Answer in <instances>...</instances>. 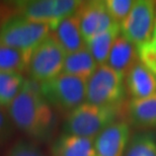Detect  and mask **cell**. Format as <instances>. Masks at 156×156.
<instances>
[{"label": "cell", "mask_w": 156, "mask_h": 156, "mask_svg": "<svg viewBox=\"0 0 156 156\" xmlns=\"http://www.w3.org/2000/svg\"><path fill=\"white\" fill-rule=\"evenodd\" d=\"M11 123L35 141L48 142L58 127L55 110L43 98L40 83L27 79L20 92L7 108Z\"/></svg>", "instance_id": "obj_1"}, {"label": "cell", "mask_w": 156, "mask_h": 156, "mask_svg": "<svg viewBox=\"0 0 156 156\" xmlns=\"http://www.w3.org/2000/svg\"><path fill=\"white\" fill-rule=\"evenodd\" d=\"M124 113V105L104 107L83 102L67 115L62 130L64 134L95 139L108 126L120 121Z\"/></svg>", "instance_id": "obj_2"}, {"label": "cell", "mask_w": 156, "mask_h": 156, "mask_svg": "<svg viewBox=\"0 0 156 156\" xmlns=\"http://www.w3.org/2000/svg\"><path fill=\"white\" fill-rule=\"evenodd\" d=\"M51 33V27L47 24L12 14L0 23V44L32 54L34 50L48 38Z\"/></svg>", "instance_id": "obj_3"}, {"label": "cell", "mask_w": 156, "mask_h": 156, "mask_svg": "<svg viewBox=\"0 0 156 156\" xmlns=\"http://www.w3.org/2000/svg\"><path fill=\"white\" fill-rule=\"evenodd\" d=\"M86 82L78 77L61 73L40 83V91L54 110L68 115L85 101Z\"/></svg>", "instance_id": "obj_4"}, {"label": "cell", "mask_w": 156, "mask_h": 156, "mask_svg": "<svg viewBox=\"0 0 156 156\" xmlns=\"http://www.w3.org/2000/svg\"><path fill=\"white\" fill-rule=\"evenodd\" d=\"M125 77L108 64L98 67L86 82L88 104L104 107H122L126 96Z\"/></svg>", "instance_id": "obj_5"}, {"label": "cell", "mask_w": 156, "mask_h": 156, "mask_svg": "<svg viewBox=\"0 0 156 156\" xmlns=\"http://www.w3.org/2000/svg\"><path fill=\"white\" fill-rule=\"evenodd\" d=\"M82 1L78 0H29L13 2L14 15L47 24L52 32L64 18L76 12Z\"/></svg>", "instance_id": "obj_6"}, {"label": "cell", "mask_w": 156, "mask_h": 156, "mask_svg": "<svg viewBox=\"0 0 156 156\" xmlns=\"http://www.w3.org/2000/svg\"><path fill=\"white\" fill-rule=\"evenodd\" d=\"M66 53L52 33L30 54L27 72L30 79L43 83L60 75L63 71Z\"/></svg>", "instance_id": "obj_7"}, {"label": "cell", "mask_w": 156, "mask_h": 156, "mask_svg": "<svg viewBox=\"0 0 156 156\" xmlns=\"http://www.w3.org/2000/svg\"><path fill=\"white\" fill-rule=\"evenodd\" d=\"M155 24L156 2L137 0L127 17L120 23L121 35L137 48L151 39Z\"/></svg>", "instance_id": "obj_8"}, {"label": "cell", "mask_w": 156, "mask_h": 156, "mask_svg": "<svg viewBox=\"0 0 156 156\" xmlns=\"http://www.w3.org/2000/svg\"><path fill=\"white\" fill-rule=\"evenodd\" d=\"M75 15L85 43L94 36L108 30L114 23H117L108 14L105 1L98 0L82 1Z\"/></svg>", "instance_id": "obj_9"}, {"label": "cell", "mask_w": 156, "mask_h": 156, "mask_svg": "<svg viewBox=\"0 0 156 156\" xmlns=\"http://www.w3.org/2000/svg\"><path fill=\"white\" fill-rule=\"evenodd\" d=\"M130 137L129 123L118 121L95 137V153L98 156H124L131 140Z\"/></svg>", "instance_id": "obj_10"}, {"label": "cell", "mask_w": 156, "mask_h": 156, "mask_svg": "<svg viewBox=\"0 0 156 156\" xmlns=\"http://www.w3.org/2000/svg\"><path fill=\"white\" fill-rule=\"evenodd\" d=\"M125 86L131 99L148 98L156 92V75L138 61L125 77Z\"/></svg>", "instance_id": "obj_11"}, {"label": "cell", "mask_w": 156, "mask_h": 156, "mask_svg": "<svg viewBox=\"0 0 156 156\" xmlns=\"http://www.w3.org/2000/svg\"><path fill=\"white\" fill-rule=\"evenodd\" d=\"M125 111L128 121L134 127L142 130L156 129V92L145 98L131 99Z\"/></svg>", "instance_id": "obj_12"}, {"label": "cell", "mask_w": 156, "mask_h": 156, "mask_svg": "<svg viewBox=\"0 0 156 156\" xmlns=\"http://www.w3.org/2000/svg\"><path fill=\"white\" fill-rule=\"evenodd\" d=\"M52 156H95L94 139L62 133L52 143Z\"/></svg>", "instance_id": "obj_13"}, {"label": "cell", "mask_w": 156, "mask_h": 156, "mask_svg": "<svg viewBox=\"0 0 156 156\" xmlns=\"http://www.w3.org/2000/svg\"><path fill=\"white\" fill-rule=\"evenodd\" d=\"M52 35L66 55L85 48V42L75 13L64 18L52 32Z\"/></svg>", "instance_id": "obj_14"}, {"label": "cell", "mask_w": 156, "mask_h": 156, "mask_svg": "<svg viewBox=\"0 0 156 156\" xmlns=\"http://www.w3.org/2000/svg\"><path fill=\"white\" fill-rule=\"evenodd\" d=\"M138 61L137 48L124 36L120 35L112 47L107 64L121 75L126 77L127 73Z\"/></svg>", "instance_id": "obj_15"}, {"label": "cell", "mask_w": 156, "mask_h": 156, "mask_svg": "<svg viewBox=\"0 0 156 156\" xmlns=\"http://www.w3.org/2000/svg\"><path fill=\"white\" fill-rule=\"evenodd\" d=\"M98 67V63L85 47L72 54L66 55L62 73L87 81L93 75Z\"/></svg>", "instance_id": "obj_16"}, {"label": "cell", "mask_w": 156, "mask_h": 156, "mask_svg": "<svg viewBox=\"0 0 156 156\" xmlns=\"http://www.w3.org/2000/svg\"><path fill=\"white\" fill-rule=\"evenodd\" d=\"M120 35V24L114 23L108 30L94 36L85 43V47L92 55L98 66L107 64L112 47Z\"/></svg>", "instance_id": "obj_17"}, {"label": "cell", "mask_w": 156, "mask_h": 156, "mask_svg": "<svg viewBox=\"0 0 156 156\" xmlns=\"http://www.w3.org/2000/svg\"><path fill=\"white\" fill-rule=\"evenodd\" d=\"M26 81L21 73L0 72V107L8 108L20 92Z\"/></svg>", "instance_id": "obj_18"}, {"label": "cell", "mask_w": 156, "mask_h": 156, "mask_svg": "<svg viewBox=\"0 0 156 156\" xmlns=\"http://www.w3.org/2000/svg\"><path fill=\"white\" fill-rule=\"evenodd\" d=\"M30 54L9 48L0 44V72H18L27 71Z\"/></svg>", "instance_id": "obj_19"}, {"label": "cell", "mask_w": 156, "mask_h": 156, "mask_svg": "<svg viewBox=\"0 0 156 156\" xmlns=\"http://www.w3.org/2000/svg\"><path fill=\"white\" fill-rule=\"evenodd\" d=\"M125 156H156V134L139 132L131 138Z\"/></svg>", "instance_id": "obj_20"}, {"label": "cell", "mask_w": 156, "mask_h": 156, "mask_svg": "<svg viewBox=\"0 0 156 156\" xmlns=\"http://www.w3.org/2000/svg\"><path fill=\"white\" fill-rule=\"evenodd\" d=\"M137 54L139 61L156 75V24L151 39L137 47Z\"/></svg>", "instance_id": "obj_21"}, {"label": "cell", "mask_w": 156, "mask_h": 156, "mask_svg": "<svg viewBox=\"0 0 156 156\" xmlns=\"http://www.w3.org/2000/svg\"><path fill=\"white\" fill-rule=\"evenodd\" d=\"M134 2L133 0H105V5L112 20L120 24L129 14Z\"/></svg>", "instance_id": "obj_22"}, {"label": "cell", "mask_w": 156, "mask_h": 156, "mask_svg": "<svg viewBox=\"0 0 156 156\" xmlns=\"http://www.w3.org/2000/svg\"><path fill=\"white\" fill-rule=\"evenodd\" d=\"M7 156H47L35 143L20 140L10 148Z\"/></svg>", "instance_id": "obj_23"}, {"label": "cell", "mask_w": 156, "mask_h": 156, "mask_svg": "<svg viewBox=\"0 0 156 156\" xmlns=\"http://www.w3.org/2000/svg\"><path fill=\"white\" fill-rule=\"evenodd\" d=\"M12 124L8 113L0 107V142L4 141L12 132Z\"/></svg>", "instance_id": "obj_24"}, {"label": "cell", "mask_w": 156, "mask_h": 156, "mask_svg": "<svg viewBox=\"0 0 156 156\" xmlns=\"http://www.w3.org/2000/svg\"><path fill=\"white\" fill-rule=\"evenodd\" d=\"M95 156H98V155H95Z\"/></svg>", "instance_id": "obj_25"}]
</instances>
